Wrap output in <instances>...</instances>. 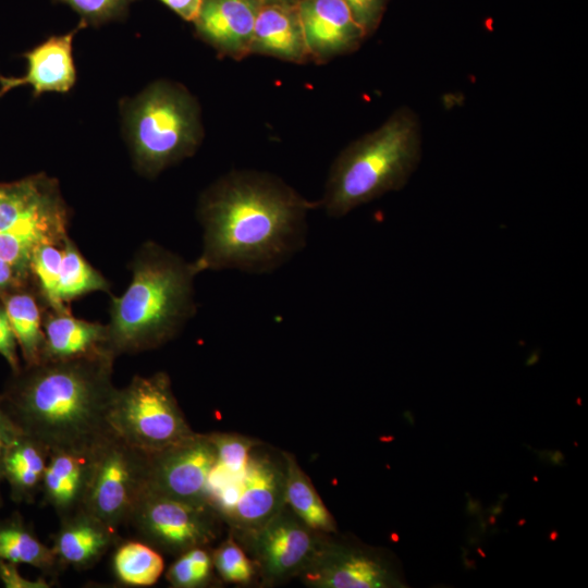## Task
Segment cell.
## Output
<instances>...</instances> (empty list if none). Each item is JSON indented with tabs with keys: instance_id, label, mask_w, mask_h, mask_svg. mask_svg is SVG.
Returning <instances> with one entry per match:
<instances>
[{
	"instance_id": "obj_13",
	"label": "cell",
	"mask_w": 588,
	"mask_h": 588,
	"mask_svg": "<svg viewBox=\"0 0 588 588\" xmlns=\"http://www.w3.org/2000/svg\"><path fill=\"white\" fill-rule=\"evenodd\" d=\"M297 10L310 61L317 64L355 51L367 37L343 0H303Z\"/></svg>"
},
{
	"instance_id": "obj_5",
	"label": "cell",
	"mask_w": 588,
	"mask_h": 588,
	"mask_svg": "<svg viewBox=\"0 0 588 588\" xmlns=\"http://www.w3.org/2000/svg\"><path fill=\"white\" fill-rule=\"evenodd\" d=\"M123 112L135 164L145 175L155 176L192 156L201 143L198 102L180 84L155 82L127 101Z\"/></svg>"
},
{
	"instance_id": "obj_12",
	"label": "cell",
	"mask_w": 588,
	"mask_h": 588,
	"mask_svg": "<svg viewBox=\"0 0 588 588\" xmlns=\"http://www.w3.org/2000/svg\"><path fill=\"white\" fill-rule=\"evenodd\" d=\"M299 575L313 588H385L397 584L381 558L326 540Z\"/></svg>"
},
{
	"instance_id": "obj_22",
	"label": "cell",
	"mask_w": 588,
	"mask_h": 588,
	"mask_svg": "<svg viewBox=\"0 0 588 588\" xmlns=\"http://www.w3.org/2000/svg\"><path fill=\"white\" fill-rule=\"evenodd\" d=\"M0 561L28 564L50 576L61 568L52 548L37 538L17 512L0 519Z\"/></svg>"
},
{
	"instance_id": "obj_23",
	"label": "cell",
	"mask_w": 588,
	"mask_h": 588,
	"mask_svg": "<svg viewBox=\"0 0 588 588\" xmlns=\"http://www.w3.org/2000/svg\"><path fill=\"white\" fill-rule=\"evenodd\" d=\"M285 468V502L309 528L318 532H334L335 522L317 493L310 478L294 455L283 452Z\"/></svg>"
},
{
	"instance_id": "obj_18",
	"label": "cell",
	"mask_w": 588,
	"mask_h": 588,
	"mask_svg": "<svg viewBox=\"0 0 588 588\" xmlns=\"http://www.w3.org/2000/svg\"><path fill=\"white\" fill-rule=\"evenodd\" d=\"M66 212L57 180L45 173L0 184V232Z\"/></svg>"
},
{
	"instance_id": "obj_8",
	"label": "cell",
	"mask_w": 588,
	"mask_h": 588,
	"mask_svg": "<svg viewBox=\"0 0 588 588\" xmlns=\"http://www.w3.org/2000/svg\"><path fill=\"white\" fill-rule=\"evenodd\" d=\"M221 517L208 504H194L144 490L128 525L159 552L180 555L209 547L220 531Z\"/></svg>"
},
{
	"instance_id": "obj_38",
	"label": "cell",
	"mask_w": 588,
	"mask_h": 588,
	"mask_svg": "<svg viewBox=\"0 0 588 588\" xmlns=\"http://www.w3.org/2000/svg\"><path fill=\"white\" fill-rule=\"evenodd\" d=\"M261 4L297 7L303 0H258Z\"/></svg>"
},
{
	"instance_id": "obj_11",
	"label": "cell",
	"mask_w": 588,
	"mask_h": 588,
	"mask_svg": "<svg viewBox=\"0 0 588 588\" xmlns=\"http://www.w3.org/2000/svg\"><path fill=\"white\" fill-rule=\"evenodd\" d=\"M256 448L249 457L240 497L225 520L240 538L261 528L286 505L283 456L277 460Z\"/></svg>"
},
{
	"instance_id": "obj_1",
	"label": "cell",
	"mask_w": 588,
	"mask_h": 588,
	"mask_svg": "<svg viewBox=\"0 0 588 588\" xmlns=\"http://www.w3.org/2000/svg\"><path fill=\"white\" fill-rule=\"evenodd\" d=\"M318 206L272 174L229 172L199 198L204 235L201 254L193 261L196 270L278 269L304 247L307 215Z\"/></svg>"
},
{
	"instance_id": "obj_16",
	"label": "cell",
	"mask_w": 588,
	"mask_h": 588,
	"mask_svg": "<svg viewBox=\"0 0 588 588\" xmlns=\"http://www.w3.org/2000/svg\"><path fill=\"white\" fill-rule=\"evenodd\" d=\"M95 448L49 452L40 492L44 503L51 506L60 519L84 507Z\"/></svg>"
},
{
	"instance_id": "obj_25",
	"label": "cell",
	"mask_w": 588,
	"mask_h": 588,
	"mask_svg": "<svg viewBox=\"0 0 588 588\" xmlns=\"http://www.w3.org/2000/svg\"><path fill=\"white\" fill-rule=\"evenodd\" d=\"M164 569L160 552L145 541L118 542L112 555V571L117 580L125 586L155 585Z\"/></svg>"
},
{
	"instance_id": "obj_24",
	"label": "cell",
	"mask_w": 588,
	"mask_h": 588,
	"mask_svg": "<svg viewBox=\"0 0 588 588\" xmlns=\"http://www.w3.org/2000/svg\"><path fill=\"white\" fill-rule=\"evenodd\" d=\"M3 307L26 366L40 363L46 340L41 311L35 296L25 291L9 294L3 299Z\"/></svg>"
},
{
	"instance_id": "obj_4",
	"label": "cell",
	"mask_w": 588,
	"mask_h": 588,
	"mask_svg": "<svg viewBox=\"0 0 588 588\" xmlns=\"http://www.w3.org/2000/svg\"><path fill=\"white\" fill-rule=\"evenodd\" d=\"M417 115L396 109L379 127L345 147L331 166L319 205L340 218L383 194L402 188L419 162Z\"/></svg>"
},
{
	"instance_id": "obj_2",
	"label": "cell",
	"mask_w": 588,
	"mask_h": 588,
	"mask_svg": "<svg viewBox=\"0 0 588 588\" xmlns=\"http://www.w3.org/2000/svg\"><path fill=\"white\" fill-rule=\"evenodd\" d=\"M109 352L25 366L1 394L25 434L48 450H89L110 432L108 415L117 388Z\"/></svg>"
},
{
	"instance_id": "obj_15",
	"label": "cell",
	"mask_w": 588,
	"mask_h": 588,
	"mask_svg": "<svg viewBox=\"0 0 588 588\" xmlns=\"http://www.w3.org/2000/svg\"><path fill=\"white\" fill-rule=\"evenodd\" d=\"M87 25L82 21L70 33L51 36L24 53L27 71L22 77L0 75V97L11 89L29 85L34 97L46 91L68 93L76 81V69L72 54L75 34Z\"/></svg>"
},
{
	"instance_id": "obj_29",
	"label": "cell",
	"mask_w": 588,
	"mask_h": 588,
	"mask_svg": "<svg viewBox=\"0 0 588 588\" xmlns=\"http://www.w3.org/2000/svg\"><path fill=\"white\" fill-rule=\"evenodd\" d=\"M208 434L216 448L217 464L231 474L243 475L258 442L235 433L212 432Z\"/></svg>"
},
{
	"instance_id": "obj_6",
	"label": "cell",
	"mask_w": 588,
	"mask_h": 588,
	"mask_svg": "<svg viewBox=\"0 0 588 588\" xmlns=\"http://www.w3.org/2000/svg\"><path fill=\"white\" fill-rule=\"evenodd\" d=\"M108 424L112 433L148 455L195 432L177 404L170 377L163 371L134 376L126 387L117 389Z\"/></svg>"
},
{
	"instance_id": "obj_17",
	"label": "cell",
	"mask_w": 588,
	"mask_h": 588,
	"mask_svg": "<svg viewBox=\"0 0 588 588\" xmlns=\"http://www.w3.org/2000/svg\"><path fill=\"white\" fill-rule=\"evenodd\" d=\"M118 542L117 529L83 507L60 519L51 548L60 567L87 569Z\"/></svg>"
},
{
	"instance_id": "obj_30",
	"label": "cell",
	"mask_w": 588,
	"mask_h": 588,
	"mask_svg": "<svg viewBox=\"0 0 588 588\" xmlns=\"http://www.w3.org/2000/svg\"><path fill=\"white\" fill-rule=\"evenodd\" d=\"M213 567L229 583L245 584L255 575V565L230 535L212 552Z\"/></svg>"
},
{
	"instance_id": "obj_34",
	"label": "cell",
	"mask_w": 588,
	"mask_h": 588,
	"mask_svg": "<svg viewBox=\"0 0 588 588\" xmlns=\"http://www.w3.org/2000/svg\"><path fill=\"white\" fill-rule=\"evenodd\" d=\"M0 580L8 588H49L52 584L44 576L27 579L20 574L17 564L7 561H0Z\"/></svg>"
},
{
	"instance_id": "obj_36",
	"label": "cell",
	"mask_w": 588,
	"mask_h": 588,
	"mask_svg": "<svg viewBox=\"0 0 588 588\" xmlns=\"http://www.w3.org/2000/svg\"><path fill=\"white\" fill-rule=\"evenodd\" d=\"M186 22H194L203 0H159Z\"/></svg>"
},
{
	"instance_id": "obj_20",
	"label": "cell",
	"mask_w": 588,
	"mask_h": 588,
	"mask_svg": "<svg viewBox=\"0 0 588 588\" xmlns=\"http://www.w3.org/2000/svg\"><path fill=\"white\" fill-rule=\"evenodd\" d=\"M42 329L46 340L42 360L72 359L109 352L106 324L75 318L69 310H51L42 319Z\"/></svg>"
},
{
	"instance_id": "obj_14",
	"label": "cell",
	"mask_w": 588,
	"mask_h": 588,
	"mask_svg": "<svg viewBox=\"0 0 588 588\" xmlns=\"http://www.w3.org/2000/svg\"><path fill=\"white\" fill-rule=\"evenodd\" d=\"M258 0H203L193 24L198 38L219 57L242 60L252 54Z\"/></svg>"
},
{
	"instance_id": "obj_7",
	"label": "cell",
	"mask_w": 588,
	"mask_h": 588,
	"mask_svg": "<svg viewBox=\"0 0 588 588\" xmlns=\"http://www.w3.org/2000/svg\"><path fill=\"white\" fill-rule=\"evenodd\" d=\"M148 454L110 432L94 451L84 509L114 529L127 525L146 486Z\"/></svg>"
},
{
	"instance_id": "obj_39",
	"label": "cell",
	"mask_w": 588,
	"mask_h": 588,
	"mask_svg": "<svg viewBox=\"0 0 588 588\" xmlns=\"http://www.w3.org/2000/svg\"><path fill=\"white\" fill-rule=\"evenodd\" d=\"M1 481V480H0ZM1 503H2V500H1V494H0V506H1Z\"/></svg>"
},
{
	"instance_id": "obj_26",
	"label": "cell",
	"mask_w": 588,
	"mask_h": 588,
	"mask_svg": "<svg viewBox=\"0 0 588 588\" xmlns=\"http://www.w3.org/2000/svg\"><path fill=\"white\" fill-rule=\"evenodd\" d=\"M62 246L59 296L64 304L94 291H109L108 281L88 264L72 240L66 237Z\"/></svg>"
},
{
	"instance_id": "obj_32",
	"label": "cell",
	"mask_w": 588,
	"mask_h": 588,
	"mask_svg": "<svg viewBox=\"0 0 588 588\" xmlns=\"http://www.w3.org/2000/svg\"><path fill=\"white\" fill-rule=\"evenodd\" d=\"M348 7L354 20L364 30L370 35L378 26L383 13L387 0H343Z\"/></svg>"
},
{
	"instance_id": "obj_33",
	"label": "cell",
	"mask_w": 588,
	"mask_h": 588,
	"mask_svg": "<svg viewBox=\"0 0 588 588\" xmlns=\"http://www.w3.org/2000/svg\"><path fill=\"white\" fill-rule=\"evenodd\" d=\"M17 342L3 306H0V355L8 362L13 372L21 367L17 357Z\"/></svg>"
},
{
	"instance_id": "obj_9",
	"label": "cell",
	"mask_w": 588,
	"mask_h": 588,
	"mask_svg": "<svg viewBox=\"0 0 588 588\" xmlns=\"http://www.w3.org/2000/svg\"><path fill=\"white\" fill-rule=\"evenodd\" d=\"M318 534L285 505L266 525L241 539L268 585L301 574L322 541Z\"/></svg>"
},
{
	"instance_id": "obj_37",
	"label": "cell",
	"mask_w": 588,
	"mask_h": 588,
	"mask_svg": "<svg viewBox=\"0 0 588 588\" xmlns=\"http://www.w3.org/2000/svg\"><path fill=\"white\" fill-rule=\"evenodd\" d=\"M23 277L8 261L0 258V294L19 285Z\"/></svg>"
},
{
	"instance_id": "obj_28",
	"label": "cell",
	"mask_w": 588,
	"mask_h": 588,
	"mask_svg": "<svg viewBox=\"0 0 588 588\" xmlns=\"http://www.w3.org/2000/svg\"><path fill=\"white\" fill-rule=\"evenodd\" d=\"M212 568V553L208 547H196L177 555L166 578L176 588L203 587L209 583Z\"/></svg>"
},
{
	"instance_id": "obj_3",
	"label": "cell",
	"mask_w": 588,
	"mask_h": 588,
	"mask_svg": "<svg viewBox=\"0 0 588 588\" xmlns=\"http://www.w3.org/2000/svg\"><path fill=\"white\" fill-rule=\"evenodd\" d=\"M132 281L112 296L107 350L115 357L159 347L173 339L195 314L194 262L148 242L131 265Z\"/></svg>"
},
{
	"instance_id": "obj_35",
	"label": "cell",
	"mask_w": 588,
	"mask_h": 588,
	"mask_svg": "<svg viewBox=\"0 0 588 588\" xmlns=\"http://www.w3.org/2000/svg\"><path fill=\"white\" fill-rule=\"evenodd\" d=\"M21 431L3 407L0 394V480H2L1 467L4 451L12 439Z\"/></svg>"
},
{
	"instance_id": "obj_10",
	"label": "cell",
	"mask_w": 588,
	"mask_h": 588,
	"mask_svg": "<svg viewBox=\"0 0 588 588\" xmlns=\"http://www.w3.org/2000/svg\"><path fill=\"white\" fill-rule=\"evenodd\" d=\"M216 462L217 452L209 434L194 432L148 455L144 490L188 503L208 504L207 485Z\"/></svg>"
},
{
	"instance_id": "obj_19",
	"label": "cell",
	"mask_w": 588,
	"mask_h": 588,
	"mask_svg": "<svg viewBox=\"0 0 588 588\" xmlns=\"http://www.w3.org/2000/svg\"><path fill=\"white\" fill-rule=\"evenodd\" d=\"M250 52L296 64L309 62L297 7L262 4L255 21Z\"/></svg>"
},
{
	"instance_id": "obj_21",
	"label": "cell",
	"mask_w": 588,
	"mask_h": 588,
	"mask_svg": "<svg viewBox=\"0 0 588 588\" xmlns=\"http://www.w3.org/2000/svg\"><path fill=\"white\" fill-rule=\"evenodd\" d=\"M49 450L36 439L20 431L7 446L1 474L17 503H33L41 491Z\"/></svg>"
},
{
	"instance_id": "obj_27",
	"label": "cell",
	"mask_w": 588,
	"mask_h": 588,
	"mask_svg": "<svg viewBox=\"0 0 588 588\" xmlns=\"http://www.w3.org/2000/svg\"><path fill=\"white\" fill-rule=\"evenodd\" d=\"M62 248L54 244H41L33 253L29 272L38 283L39 292L50 310L66 311L59 296Z\"/></svg>"
},
{
	"instance_id": "obj_31",
	"label": "cell",
	"mask_w": 588,
	"mask_h": 588,
	"mask_svg": "<svg viewBox=\"0 0 588 588\" xmlns=\"http://www.w3.org/2000/svg\"><path fill=\"white\" fill-rule=\"evenodd\" d=\"M70 5L79 14L86 25L98 26L103 23L125 19L128 7L136 0H53Z\"/></svg>"
}]
</instances>
